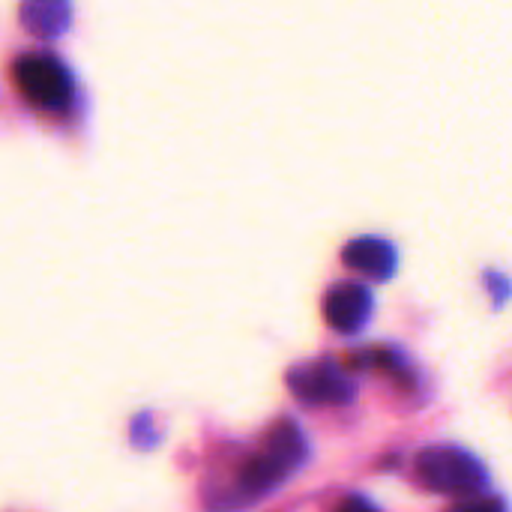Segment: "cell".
Listing matches in <instances>:
<instances>
[{"label": "cell", "instance_id": "1", "mask_svg": "<svg viewBox=\"0 0 512 512\" xmlns=\"http://www.w3.org/2000/svg\"><path fill=\"white\" fill-rule=\"evenodd\" d=\"M306 459V444L300 435V426L294 420H279L267 432V444L261 453L243 462L240 468V486L252 495L270 492L276 483H282L285 474H291L300 462Z\"/></svg>", "mask_w": 512, "mask_h": 512}, {"label": "cell", "instance_id": "2", "mask_svg": "<svg viewBox=\"0 0 512 512\" xmlns=\"http://www.w3.org/2000/svg\"><path fill=\"white\" fill-rule=\"evenodd\" d=\"M414 474L423 489L438 495H477L486 486V468L465 450L441 444L417 456Z\"/></svg>", "mask_w": 512, "mask_h": 512}, {"label": "cell", "instance_id": "3", "mask_svg": "<svg viewBox=\"0 0 512 512\" xmlns=\"http://www.w3.org/2000/svg\"><path fill=\"white\" fill-rule=\"evenodd\" d=\"M15 84L33 105L48 111L66 108L72 96V78L66 66L51 54H24L15 63Z\"/></svg>", "mask_w": 512, "mask_h": 512}, {"label": "cell", "instance_id": "4", "mask_svg": "<svg viewBox=\"0 0 512 512\" xmlns=\"http://www.w3.org/2000/svg\"><path fill=\"white\" fill-rule=\"evenodd\" d=\"M291 393L306 405H342L351 399V384L333 363H309L288 375Z\"/></svg>", "mask_w": 512, "mask_h": 512}, {"label": "cell", "instance_id": "5", "mask_svg": "<svg viewBox=\"0 0 512 512\" xmlns=\"http://www.w3.org/2000/svg\"><path fill=\"white\" fill-rule=\"evenodd\" d=\"M372 312V294L369 288L357 282H342L327 291L324 297V318L339 333H357L366 327Z\"/></svg>", "mask_w": 512, "mask_h": 512}, {"label": "cell", "instance_id": "6", "mask_svg": "<svg viewBox=\"0 0 512 512\" xmlns=\"http://www.w3.org/2000/svg\"><path fill=\"white\" fill-rule=\"evenodd\" d=\"M342 261H345V267L363 273L366 279L381 282V279H390L393 270H396V249L387 240L360 237V240H351L342 249Z\"/></svg>", "mask_w": 512, "mask_h": 512}, {"label": "cell", "instance_id": "7", "mask_svg": "<svg viewBox=\"0 0 512 512\" xmlns=\"http://www.w3.org/2000/svg\"><path fill=\"white\" fill-rule=\"evenodd\" d=\"M21 15L36 36H57L69 18V9L63 3H30Z\"/></svg>", "mask_w": 512, "mask_h": 512}, {"label": "cell", "instance_id": "8", "mask_svg": "<svg viewBox=\"0 0 512 512\" xmlns=\"http://www.w3.org/2000/svg\"><path fill=\"white\" fill-rule=\"evenodd\" d=\"M450 512H507V510H504V504H501V501H495V498H486V501L459 504L456 510H450Z\"/></svg>", "mask_w": 512, "mask_h": 512}, {"label": "cell", "instance_id": "9", "mask_svg": "<svg viewBox=\"0 0 512 512\" xmlns=\"http://www.w3.org/2000/svg\"><path fill=\"white\" fill-rule=\"evenodd\" d=\"M336 512H378L369 501H363V498H348L345 504H339V510Z\"/></svg>", "mask_w": 512, "mask_h": 512}]
</instances>
